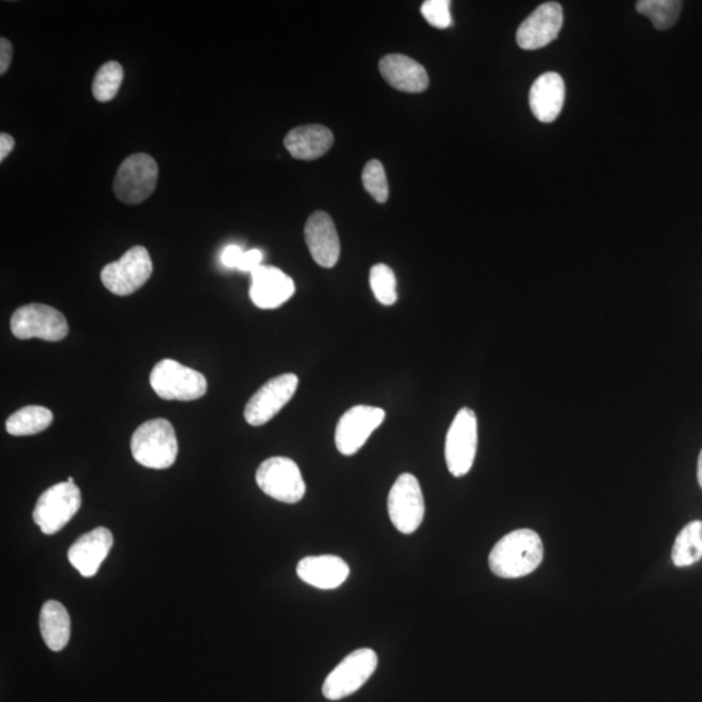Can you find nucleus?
<instances>
[{"label":"nucleus","instance_id":"f257e3e1","mask_svg":"<svg viewBox=\"0 0 702 702\" xmlns=\"http://www.w3.org/2000/svg\"><path fill=\"white\" fill-rule=\"evenodd\" d=\"M543 559V541L535 531L522 529L508 533L493 546L490 568L495 576L518 579L532 574Z\"/></svg>","mask_w":702,"mask_h":702},{"label":"nucleus","instance_id":"f03ea898","mask_svg":"<svg viewBox=\"0 0 702 702\" xmlns=\"http://www.w3.org/2000/svg\"><path fill=\"white\" fill-rule=\"evenodd\" d=\"M133 458L143 468L170 469L179 454V441L172 423L167 419H152L136 430L131 441Z\"/></svg>","mask_w":702,"mask_h":702},{"label":"nucleus","instance_id":"7ed1b4c3","mask_svg":"<svg viewBox=\"0 0 702 702\" xmlns=\"http://www.w3.org/2000/svg\"><path fill=\"white\" fill-rule=\"evenodd\" d=\"M150 384L160 399L167 401H195L208 392V380L193 369L163 360L150 373Z\"/></svg>","mask_w":702,"mask_h":702},{"label":"nucleus","instance_id":"20e7f679","mask_svg":"<svg viewBox=\"0 0 702 702\" xmlns=\"http://www.w3.org/2000/svg\"><path fill=\"white\" fill-rule=\"evenodd\" d=\"M159 168L156 159L144 152L128 157L113 180V193L126 204H139L154 193Z\"/></svg>","mask_w":702,"mask_h":702},{"label":"nucleus","instance_id":"39448f33","mask_svg":"<svg viewBox=\"0 0 702 702\" xmlns=\"http://www.w3.org/2000/svg\"><path fill=\"white\" fill-rule=\"evenodd\" d=\"M11 332L19 340L62 341L70 332L62 312L42 303H30L13 312Z\"/></svg>","mask_w":702,"mask_h":702},{"label":"nucleus","instance_id":"423d86ee","mask_svg":"<svg viewBox=\"0 0 702 702\" xmlns=\"http://www.w3.org/2000/svg\"><path fill=\"white\" fill-rule=\"evenodd\" d=\"M80 508L81 492L78 485L68 482L52 485L36 503L34 523L44 535H53L70 523Z\"/></svg>","mask_w":702,"mask_h":702},{"label":"nucleus","instance_id":"0eeeda50","mask_svg":"<svg viewBox=\"0 0 702 702\" xmlns=\"http://www.w3.org/2000/svg\"><path fill=\"white\" fill-rule=\"evenodd\" d=\"M478 450V419L469 408L458 411L447 434L445 461L450 474L468 475Z\"/></svg>","mask_w":702,"mask_h":702},{"label":"nucleus","instance_id":"6e6552de","mask_svg":"<svg viewBox=\"0 0 702 702\" xmlns=\"http://www.w3.org/2000/svg\"><path fill=\"white\" fill-rule=\"evenodd\" d=\"M255 480L267 495L280 502L297 503L307 493V484L299 464L287 457H272L265 460L259 465Z\"/></svg>","mask_w":702,"mask_h":702},{"label":"nucleus","instance_id":"1a4fd4ad","mask_svg":"<svg viewBox=\"0 0 702 702\" xmlns=\"http://www.w3.org/2000/svg\"><path fill=\"white\" fill-rule=\"evenodd\" d=\"M378 668V654L370 648L347 655L327 676L323 684L324 698L338 701L355 693L369 681Z\"/></svg>","mask_w":702,"mask_h":702},{"label":"nucleus","instance_id":"9d476101","mask_svg":"<svg viewBox=\"0 0 702 702\" xmlns=\"http://www.w3.org/2000/svg\"><path fill=\"white\" fill-rule=\"evenodd\" d=\"M151 257L147 248L134 247L119 259L107 264L101 272V280L111 293L127 297L141 289L151 278Z\"/></svg>","mask_w":702,"mask_h":702},{"label":"nucleus","instance_id":"9b49d317","mask_svg":"<svg viewBox=\"0 0 702 702\" xmlns=\"http://www.w3.org/2000/svg\"><path fill=\"white\" fill-rule=\"evenodd\" d=\"M388 514L397 530L404 535L414 533L423 523L425 514L421 484L411 474L395 480L388 495Z\"/></svg>","mask_w":702,"mask_h":702},{"label":"nucleus","instance_id":"f8f14e48","mask_svg":"<svg viewBox=\"0 0 702 702\" xmlns=\"http://www.w3.org/2000/svg\"><path fill=\"white\" fill-rule=\"evenodd\" d=\"M385 411L380 408H351L343 414L335 427V448L342 455H354L364 447L373 431L383 424Z\"/></svg>","mask_w":702,"mask_h":702},{"label":"nucleus","instance_id":"ddd939ff","mask_svg":"<svg viewBox=\"0 0 702 702\" xmlns=\"http://www.w3.org/2000/svg\"><path fill=\"white\" fill-rule=\"evenodd\" d=\"M299 384L294 373H284L267 381L249 400L243 413L245 421L253 427L269 423L293 399Z\"/></svg>","mask_w":702,"mask_h":702},{"label":"nucleus","instance_id":"4468645a","mask_svg":"<svg viewBox=\"0 0 702 702\" xmlns=\"http://www.w3.org/2000/svg\"><path fill=\"white\" fill-rule=\"evenodd\" d=\"M562 26L563 10L560 3L548 2L539 6L518 28L519 48L530 51L545 48L559 37Z\"/></svg>","mask_w":702,"mask_h":702},{"label":"nucleus","instance_id":"2eb2a0df","mask_svg":"<svg viewBox=\"0 0 702 702\" xmlns=\"http://www.w3.org/2000/svg\"><path fill=\"white\" fill-rule=\"evenodd\" d=\"M294 292L293 279L278 267L259 265L251 272L250 300L259 309H278L292 299Z\"/></svg>","mask_w":702,"mask_h":702},{"label":"nucleus","instance_id":"dca6fc26","mask_svg":"<svg viewBox=\"0 0 702 702\" xmlns=\"http://www.w3.org/2000/svg\"><path fill=\"white\" fill-rule=\"evenodd\" d=\"M304 240L312 259L323 269H333L338 264L341 245L338 229L324 211H317L304 225Z\"/></svg>","mask_w":702,"mask_h":702},{"label":"nucleus","instance_id":"f3484780","mask_svg":"<svg viewBox=\"0 0 702 702\" xmlns=\"http://www.w3.org/2000/svg\"><path fill=\"white\" fill-rule=\"evenodd\" d=\"M113 545V536L110 530L104 526L83 533L74 541L70 551H68V560L72 566L80 572L83 578L94 576L102 566L107 555L110 554Z\"/></svg>","mask_w":702,"mask_h":702},{"label":"nucleus","instance_id":"a211bd4d","mask_svg":"<svg viewBox=\"0 0 702 702\" xmlns=\"http://www.w3.org/2000/svg\"><path fill=\"white\" fill-rule=\"evenodd\" d=\"M297 575L319 590L339 589L350 575L349 564L338 555H310L300 561Z\"/></svg>","mask_w":702,"mask_h":702},{"label":"nucleus","instance_id":"6ab92c4d","mask_svg":"<svg viewBox=\"0 0 702 702\" xmlns=\"http://www.w3.org/2000/svg\"><path fill=\"white\" fill-rule=\"evenodd\" d=\"M379 70L389 86L404 93H422L430 86L425 68L417 60L400 53L381 59Z\"/></svg>","mask_w":702,"mask_h":702},{"label":"nucleus","instance_id":"aec40b11","mask_svg":"<svg viewBox=\"0 0 702 702\" xmlns=\"http://www.w3.org/2000/svg\"><path fill=\"white\" fill-rule=\"evenodd\" d=\"M566 87L559 73L546 72L533 82L530 90V107L541 123H553L563 109Z\"/></svg>","mask_w":702,"mask_h":702},{"label":"nucleus","instance_id":"412c9836","mask_svg":"<svg viewBox=\"0 0 702 702\" xmlns=\"http://www.w3.org/2000/svg\"><path fill=\"white\" fill-rule=\"evenodd\" d=\"M289 154L300 160L323 157L333 144V134L323 126H303L292 129L284 140Z\"/></svg>","mask_w":702,"mask_h":702},{"label":"nucleus","instance_id":"4be33fe9","mask_svg":"<svg viewBox=\"0 0 702 702\" xmlns=\"http://www.w3.org/2000/svg\"><path fill=\"white\" fill-rule=\"evenodd\" d=\"M40 629L44 644L53 652L63 651L71 639V618L58 601L44 602L40 615Z\"/></svg>","mask_w":702,"mask_h":702},{"label":"nucleus","instance_id":"5701e85b","mask_svg":"<svg viewBox=\"0 0 702 702\" xmlns=\"http://www.w3.org/2000/svg\"><path fill=\"white\" fill-rule=\"evenodd\" d=\"M53 421L49 409L26 407L13 413L6 422V430L12 437H32L48 430Z\"/></svg>","mask_w":702,"mask_h":702},{"label":"nucleus","instance_id":"b1692460","mask_svg":"<svg viewBox=\"0 0 702 702\" xmlns=\"http://www.w3.org/2000/svg\"><path fill=\"white\" fill-rule=\"evenodd\" d=\"M671 559L676 568L692 566L702 559V522L693 521L679 533Z\"/></svg>","mask_w":702,"mask_h":702},{"label":"nucleus","instance_id":"393cba45","mask_svg":"<svg viewBox=\"0 0 702 702\" xmlns=\"http://www.w3.org/2000/svg\"><path fill=\"white\" fill-rule=\"evenodd\" d=\"M682 10L681 0H640L636 3V11L650 19L654 28L659 30L674 27Z\"/></svg>","mask_w":702,"mask_h":702},{"label":"nucleus","instance_id":"a878e982","mask_svg":"<svg viewBox=\"0 0 702 702\" xmlns=\"http://www.w3.org/2000/svg\"><path fill=\"white\" fill-rule=\"evenodd\" d=\"M123 80L124 71L120 63H106L97 71L91 91L98 102H110L118 96Z\"/></svg>","mask_w":702,"mask_h":702},{"label":"nucleus","instance_id":"bb28decb","mask_svg":"<svg viewBox=\"0 0 702 702\" xmlns=\"http://www.w3.org/2000/svg\"><path fill=\"white\" fill-rule=\"evenodd\" d=\"M370 285L373 295L384 307H392L397 301V279L391 267L380 263L370 271Z\"/></svg>","mask_w":702,"mask_h":702},{"label":"nucleus","instance_id":"cd10ccee","mask_svg":"<svg viewBox=\"0 0 702 702\" xmlns=\"http://www.w3.org/2000/svg\"><path fill=\"white\" fill-rule=\"evenodd\" d=\"M363 187L373 200L385 203L389 197L388 179L384 166L379 160H370L362 173Z\"/></svg>","mask_w":702,"mask_h":702},{"label":"nucleus","instance_id":"c85d7f7f","mask_svg":"<svg viewBox=\"0 0 702 702\" xmlns=\"http://www.w3.org/2000/svg\"><path fill=\"white\" fill-rule=\"evenodd\" d=\"M449 0H427L422 4L423 18L434 28L447 29L453 24Z\"/></svg>","mask_w":702,"mask_h":702},{"label":"nucleus","instance_id":"c756f323","mask_svg":"<svg viewBox=\"0 0 702 702\" xmlns=\"http://www.w3.org/2000/svg\"><path fill=\"white\" fill-rule=\"evenodd\" d=\"M263 254L261 250H249L243 253L238 270L253 272L259 265H262Z\"/></svg>","mask_w":702,"mask_h":702},{"label":"nucleus","instance_id":"7c9ffc66","mask_svg":"<svg viewBox=\"0 0 702 702\" xmlns=\"http://www.w3.org/2000/svg\"><path fill=\"white\" fill-rule=\"evenodd\" d=\"M243 253H245V251H243L240 247L228 245L224 249L223 254H221V262H223L228 269H238Z\"/></svg>","mask_w":702,"mask_h":702},{"label":"nucleus","instance_id":"2f4dec72","mask_svg":"<svg viewBox=\"0 0 702 702\" xmlns=\"http://www.w3.org/2000/svg\"><path fill=\"white\" fill-rule=\"evenodd\" d=\"M12 62V44L6 38L0 40V74H4L9 71Z\"/></svg>","mask_w":702,"mask_h":702},{"label":"nucleus","instance_id":"473e14b6","mask_svg":"<svg viewBox=\"0 0 702 702\" xmlns=\"http://www.w3.org/2000/svg\"><path fill=\"white\" fill-rule=\"evenodd\" d=\"M14 148L13 137L7 133L0 134V162L9 157Z\"/></svg>","mask_w":702,"mask_h":702},{"label":"nucleus","instance_id":"72a5a7b5","mask_svg":"<svg viewBox=\"0 0 702 702\" xmlns=\"http://www.w3.org/2000/svg\"><path fill=\"white\" fill-rule=\"evenodd\" d=\"M698 479H699V484L702 488V450L699 457Z\"/></svg>","mask_w":702,"mask_h":702},{"label":"nucleus","instance_id":"f704fd0d","mask_svg":"<svg viewBox=\"0 0 702 702\" xmlns=\"http://www.w3.org/2000/svg\"><path fill=\"white\" fill-rule=\"evenodd\" d=\"M67 482H68V483H72V484H74V480H73V478H68Z\"/></svg>","mask_w":702,"mask_h":702}]
</instances>
